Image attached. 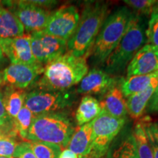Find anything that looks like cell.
<instances>
[{
	"label": "cell",
	"instance_id": "40",
	"mask_svg": "<svg viewBox=\"0 0 158 158\" xmlns=\"http://www.w3.org/2000/svg\"><path fill=\"white\" fill-rule=\"evenodd\" d=\"M155 94H157V95H158V86H157V90H156V92H155Z\"/></svg>",
	"mask_w": 158,
	"mask_h": 158
},
{
	"label": "cell",
	"instance_id": "4",
	"mask_svg": "<svg viewBox=\"0 0 158 158\" xmlns=\"http://www.w3.org/2000/svg\"><path fill=\"white\" fill-rule=\"evenodd\" d=\"M133 13L127 7H121L108 15L102 24L93 44V56L98 62H104L117 46L125 33Z\"/></svg>",
	"mask_w": 158,
	"mask_h": 158
},
{
	"label": "cell",
	"instance_id": "21",
	"mask_svg": "<svg viewBox=\"0 0 158 158\" xmlns=\"http://www.w3.org/2000/svg\"><path fill=\"white\" fill-rule=\"evenodd\" d=\"M147 117L136 123L133 132L131 134L140 158H153L149 139L145 129V122Z\"/></svg>",
	"mask_w": 158,
	"mask_h": 158
},
{
	"label": "cell",
	"instance_id": "15",
	"mask_svg": "<svg viewBox=\"0 0 158 158\" xmlns=\"http://www.w3.org/2000/svg\"><path fill=\"white\" fill-rule=\"evenodd\" d=\"M92 143V122L80 126L70 138L68 149L78 156V158L88 157L91 152Z\"/></svg>",
	"mask_w": 158,
	"mask_h": 158
},
{
	"label": "cell",
	"instance_id": "17",
	"mask_svg": "<svg viewBox=\"0 0 158 158\" xmlns=\"http://www.w3.org/2000/svg\"><path fill=\"white\" fill-rule=\"evenodd\" d=\"M24 27L9 9L0 2V39L21 36L24 34Z\"/></svg>",
	"mask_w": 158,
	"mask_h": 158
},
{
	"label": "cell",
	"instance_id": "37",
	"mask_svg": "<svg viewBox=\"0 0 158 158\" xmlns=\"http://www.w3.org/2000/svg\"><path fill=\"white\" fill-rule=\"evenodd\" d=\"M2 59H3V53H2V49H1V47H0V62H1V60Z\"/></svg>",
	"mask_w": 158,
	"mask_h": 158
},
{
	"label": "cell",
	"instance_id": "1",
	"mask_svg": "<svg viewBox=\"0 0 158 158\" xmlns=\"http://www.w3.org/2000/svg\"><path fill=\"white\" fill-rule=\"evenodd\" d=\"M87 73L86 57L67 51L45 64L37 86L40 89L66 91L79 84Z\"/></svg>",
	"mask_w": 158,
	"mask_h": 158
},
{
	"label": "cell",
	"instance_id": "30",
	"mask_svg": "<svg viewBox=\"0 0 158 158\" xmlns=\"http://www.w3.org/2000/svg\"><path fill=\"white\" fill-rule=\"evenodd\" d=\"M13 158H37L29 147L28 142L19 143L13 155Z\"/></svg>",
	"mask_w": 158,
	"mask_h": 158
},
{
	"label": "cell",
	"instance_id": "42",
	"mask_svg": "<svg viewBox=\"0 0 158 158\" xmlns=\"http://www.w3.org/2000/svg\"><path fill=\"white\" fill-rule=\"evenodd\" d=\"M82 158H87V157H82Z\"/></svg>",
	"mask_w": 158,
	"mask_h": 158
},
{
	"label": "cell",
	"instance_id": "36",
	"mask_svg": "<svg viewBox=\"0 0 158 158\" xmlns=\"http://www.w3.org/2000/svg\"><path fill=\"white\" fill-rule=\"evenodd\" d=\"M59 158H78V157L70 149H65L61 152Z\"/></svg>",
	"mask_w": 158,
	"mask_h": 158
},
{
	"label": "cell",
	"instance_id": "35",
	"mask_svg": "<svg viewBox=\"0 0 158 158\" xmlns=\"http://www.w3.org/2000/svg\"><path fill=\"white\" fill-rule=\"evenodd\" d=\"M31 2L35 5H36L39 7H43V8H45V7H50L51 6L56 5V2L55 1H31Z\"/></svg>",
	"mask_w": 158,
	"mask_h": 158
},
{
	"label": "cell",
	"instance_id": "20",
	"mask_svg": "<svg viewBox=\"0 0 158 158\" xmlns=\"http://www.w3.org/2000/svg\"><path fill=\"white\" fill-rule=\"evenodd\" d=\"M158 79V71L149 75L134 76L128 77L122 83L121 91L124 97H129L132 94L143 92L154 81Z\"/></svg>",
	"mask_w": 158,
	"mask_h": 158
},
{
	"label": "cell",
	"instance_id": "25",
	"mask_svg": "<svg viewBox=\"0 0 158 158\" xmlns=\"http://www.w3.org/2000/svg\"><path fill=\"white\" fill-rule=\"evenodd\" d=\"M35 117V116L34 114L31 113L28 108L23 106V107L21 108L19 113L18 114L16 117L13 118L15 127H16L18 135L25 141L29 128L31 127V124L32 123Z\"/></svg>",
	"mask_w": 158,
	"mask_h": 158
},
{
	"label": "cell",
	"instance_id": "39",
	"mask_svg": "<svg viewBox=\"0 0 158 158\" xmlns=\"http://www.w3.org/2000/svg\"><path fill=\"white\" fill-rule=\"evenodd\" d=\"M0 158H13V157H3V156H0Z\"/></svg>",
	"mask_w": 158,
	"mask_h": 158
},
{
	"label": "cell",
	"instance_id": "5",
	"mask_svg": "<svg viewBox=\"0 0 158 158\" xmlns=\"http://www.w3.org/2000/svg\"><path fill=\"white\" fill-rule=\"evenodd\" d=\"M144 43L145 34L141 19L133 15L122 40L105 61L106 73L110 75L123 70Z\"/></svg>",
	"mask_w": 158,
	"mask_h": 158
},
{
	"label": "cell",
	"instance_id": "9",
	"mask_svg": "<svg viewBox=\"0 0 158 158\" xmlns=\"http://www.w3.org/2000/svg\"><path fill=\"white\" fill-rule=\"evenodd\" d=\"M80 14L76 6L65 5L51 14L43 31L51 36L68 41L78 27Z\"/></svg>",
	"mask_w": 158,
	"mask_h": 158
},
{
	"label": "cell",
	"instance_id": "10",
	"mask_svg": "<svg viewBox=\"0 0 158 158\" xmlns=\"http://www.w3.org/2000/svg\"><path fill=\"white\" fill-rule=\"evenodd\" d=\"M30 35L31 51L40 64H46L68 50V41L51 36L44 31H34Z\"/></svg>",
	"mask_w": 158,
	"mask_h": 158
},
{
	"label": "cell",
	"instance_id": "22",
	"mask_svg": "<svg viewBox=\"0 0 158 158\" xmlns=\"http://www.w3.org/2000/svg\"><path fill=\"white\" fill-rule=\"evenodd\" d=\"M107 158H140L132 135L110 147Z\"/></svg>",
	"mask_w": 158,
	"mask_h": 158
},
{
	"label": "cell",
	"instance_id": "3",
	"mask_svg": "<svg viewBox=\"0 0 158 158\" xmlns=\"http://www.w3.org/2000/svg\"><path fill=\"white\" fill-rule=\"evenodd\" d=\"M75 131L72 122L64 113L58 111L41 114L35 116L25 141L45 142L64 149Z\"/></svg>",
	"mask_w": 158,
	"mask_h": 158
},
{
	"label": "cell",
	"instance_id": "7",
	"mask_svg": "<svg viewBox=\"0 0 158 158\" xmlns=\"http://www.w3.org/2000/svg\"><path fill=\"white\" fill-rule=\"evenodd\" d=\"M71 103L70 94L65 91L37 89L26 94L24 106L35 116L58 112Z\"/></svg>",
	"mask_w": 158,
	"mask_h": 158
},
{
	"label": "cell",
	"instance_id": "14",
	"mask_svg": "<svg viewBox=\"0 0 158 158\" xmlns=\"http://www.w3.org/2000/svg\"><path fill=\"white\" fill-rule=\"evenodd\" d=\"M115 84V79L105 71L94 68L86 74L79 83V94H101L109 90Z\"/></svg>",
	"mask_w": 158,
	"mask_h": 158
},
{
	"label": "cell",
	"instance_id": "27",
	"mask_svg": "<svg viewBox=\"0 0 158 158\" xmlns=\"http://www.w3.org/2000/svg\"><path fill=\"white\" fill-rule=\"evenodd\" d=\"M148 29L146 31L149 44L158 47V7L150 15Z\"/></svg>",
	"mask_w": 158,
	"mask_h": 158
},
{
	"label": "cell",
	"instance_id": "41",
	"mask_svg": "<svg viewBox=\"0 0 158 158\" xmlns=\"http://www.w3.org/2000/svg\"><path fill=\"white\" fill-rule=\"evenodd\" d=\"M2 137H4V136H3L2 135L1 133H0V138H2Z\"/></svg>",
	"mask_w": 158,
	"mask_h": 158
},
{
	"label": "cell",
	"instance_id": "2",
	"mask_svg": "<svg viewBox=\"0 0 158 158\" xmlns=\"http://www.w3.org/2000/svg\"><path fill=\"white\" fill-rule=\"evenodd\" d=\"M108 13L106 3L96 2L85 6L78 27L68 41V51L77 56H84L94 44Z\"/></svg>",
	"mask_w": 158,
	"mask_h": 158
},
{
	"label": "cell",
	"instance_id": "32",
	"mask_svg": "<svg viewBox=\"0 0 158 158\" xmlns=\"http://www.w3.org/2000/svg\"><path fill=\"white\" fill-rule=\"evenodd\" d=\"M147 111L158 114V95L154 94L147 106Z\"/></svg>",
	"mask_w": 158,
	"mask_h": 158
},
{
	"label": "cell",
	"instance_id": "13",
	"mask_svg": "<svg viewBox=\"0 0 158 158\" xmlns=\"http://www.w3.org/2000/svg\"><path fill=\"white\" fill-rule=\"evenodd\" d=\"M158 71V47L151 44L143 45L131 59L127 68V78L149 75Z\"/></svg>",
	"mask_w": 158,
	"mask_h": 158
},
{
	"label": "cell",
	"instance_id": "34",
	"mask_svg": "<svg viewBox=\"0 0 158 158\" xmlns=\"http://www.w3.org/2000/svg\"><path fill=\"white\" fill-rule=\"evenodd\" d=\"M146 133H147L148 139H149L150 146H151L152 151L153 158H158V146L157 145V143H155V141H154L153 138L152 137V135H150V133L147 131V130H146Z\"/></svg>",
	"mask_w": 158,
	"mask_h": 158
},
{
	"label": "cell",
	"instance_id": "33",
	"mask_svg": "<svg viewBox=\"0 0 158 158\" xmlns=\"http://www.w3.org/2000/svg\"><path fill=\"white\" fill-rule=\"evenodd\" d=\"M0 119L4 120V121H10L11 119H13L11 117H10L6 111L3 101V94L2 92H0Z\"/></svg>",
	"mask_w": 158,
	"mask_h": 158
},
{
	"label": "cell",
	"instance_id": "29",
	"mask_svg": "<svg viewBox=\"0 0 158 158\" xmlns=\"http://www.w3.org/2000/svg\"><path fill=\"white\" fill-rule=\"evenodd\" d=\"M0 133L4 137L14 138L18 135L16 127L14 120L11 119L10 121H4L0 119Z\"/></svg>",
	"mask_w": 158,
	"mask_h": 158
},
{
	"label": "cell",
	"instance_id": "24",
	"mask_svg": "<svg viewBox=\"0 0 158 158\" xmlns=\"http://www.w3.org/2000/svg\"><path fill=\"white\" fill-rule=\"evenodd\" d=\"M27 142L37 158H59L62 152V148L56 144L39 141Z\"/></svg>",
	"mask_w": 158,
	"mask_h": 158
},
{
	"label": "cell",
	"instance_id": "8",
	"mask_svg": "<svg viewBox=\"0 0 158 158\" xmlns=\"http://www.w3.org/2000/svg\"><path fill=\"white\" fill-rule=\"evenodd\" d=\"M5 2L28 32L44 30L51 14L48 10L35 5L31 1Z\"/></svg>",
	"mask_w": 158,
	"mask_h": 158
},
{
	"label": "cell",
	"instance_id": "12",
	"mask_svg": "<svg viewBox=\"0 0 158 158\" xmlns=\"http://www.w3.org/2000/svg\"><path fill=\"white\" fill-rule=\"evenodd\" d=\"M0 47L3 54L12 64H33L37 63L31 47L30 33L7 39H0Z\"/></svg>",
	"mask_w": 158,
	"mask_h": 158
},
{
	"label": "cell",
	"instance_id": "23",
	"mask_svg": "<svg viewBox=\"0 0 158 158\" xmlns=\"http://www.w3.org/2000/svg\"><path fill=\"white\" fill-rule=\"evenodd\" d=\"M26 94L23 90L15 89L9 91L7 94L3 95L5 108L10 117L15 118L21 108L24 106Z\"/></svg>",
	"mask_w": 158,
	"mask_h": 158
},
{
	"label": "cell",
	"instance_id": "19",
	"mask_svg": "<svg viewBox=\"0 0 158 158\" xmlns=\"http://www.w3.org/2000/svg\"><path fill=\"white\" fill-rule=\"evenodd\" d=\"M102 108L97 99L91 96H85L81 99L75 117L79 126L89 123L102 113Z\"/></svg>",
	"mask_w": 158,
	"mask_h": 158
},
{
	"label": "cell",
	"instance_id": "43",
	"mask_svg": "<svg viewBox=\"0 0 158 158\" xmlns=\"http://www.w3.org/2000/svg\"><path fill=\"white\" fill-rule=\"evenodd\" d=\"M87 158H88V157H87Z\"/></svg>",
	"mask_w": 158,
	"mask_h": 158
},
{
	"label": "cell",
	"instance_id": "28",
	"mask_svg": "<svg viewBox=\"0 0 158 158\" xmlns=\"http://www.w3.org/2000/svg\"><path fill=\"white\" fill-rule=\"evenodd\" d=\"M19 143L14 138L2 137L0 138V156L13 157V155Z\"/></svg>",
	"mask_w": 158,
	"mask_h": 158
},
{
	"label": "cell",
	"instance_id": "18",
	"mask_svg": "<svg viewBox=\"0 0 158 158\" xmlns=\"http://www.w3.org/2000/svg\"><path fill=\"white\" fill-rule=\"evenodd\" d=\"M100 104L105 111L115 117L125 118L127 114L126 100L121 89L116 86H114L108 91L104 100Z\"/></svg>",
	"mask_w": 158,
	"mask_h": 158
},
{
	"label": "cell",
	"instance_id": "38",
	"mask_svg": "<svg viewBox=\"0 0 158 158\" xmlns=\"http://www.w3.org/2000/svg\"><path fill=\"white\" fill-rule=\"evenodd\" d=\"M3 83V78H2V74L0 73V86H1V85Z\"/></svg>",
	"mask_w": 158,
	"mask_h": 158
},
{
	"label": "cell",
	"instance_id": "16",
	"mask_svg": "<svg viewBox=\"0 0 158 158\" xmlns=\"http://www.w3.org/2000/svg\"><path fill=\"white\" fill-rule=\"evenodd\" d=\"M157 86L158 79L143 92L127 97L126 105H127V113L129 114L130 117L133 118V119H138L143 116L152 97L157 90Z\"/></svg>",
	"mask_w": 158,
	"mask_h": 158
},
{
	"label": "cell",
	"instance_id": "31",
	"mask_svg": "<svg viewBox=\"0 0 158 158\" xmlns=\"http://www.w3.org/2000/svg\"><path fill=\"white\" fill-rule=\"evenodd\" d=\"M145 128L153 138L154 141L158 146V122L151 123L149 118H147L145 122Z\"/></svg>",
	"mask_w": 158,
	"mask_h": 158
},
{
	"label": "cell",
	"instance_id": "26",
	"mask_svg": "<svg viewBox=\"0 0 158 158\" xmlns=\"http://www.w3.org/2000/svg\"><path fill=\"white\" fill-rule=\"evenodd\" d=\"M124 2L138 13L151 15L158 7V1L155 0H124Z\"/></svg>",
	"mask_w": 158,
	"mask_h": 158
},
{
	"label": "cell",
	"instance_id": "6",
	"mask_svg": "<svg viewBox=\"0 0 158 158\" xmlns=\"http://www.w3.org/2000/svg\"><path fill=\"white\" fill-rule=\"evenodd\" d=\"M125 118H117L102 109L92 122V143L88 158H101L107 154L113 140L125 124Z\"/></svg>",
	"mask_w": 158,
	"mask_h": 158
},
{
	"label": "cell",
	"instance_id": "11",
	"mask_svg": "<svg viewBox=\"0 0 158 158\" xmlns=\"http://www.w3.org/2000/svg\"><path fill=\"white\" fill-rule=\"evenodd\" d=\"M43 70V64L38 62L33 64H11L3 71V82L12 88L22 90L32 84Z\"/></svg>",
	"mask_w": 158,
	"mask_h": 158
}]
</instances>
